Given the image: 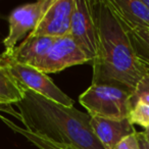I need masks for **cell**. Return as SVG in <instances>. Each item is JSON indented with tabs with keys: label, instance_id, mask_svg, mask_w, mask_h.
<instances>
[{
	"label": "cell",
	"instance_id": "6da1fadb",
	"mask_svg": "<svg viewBox=\"0 0 149 149\" xmlns=\"http://www.w3.org/2000/svg\"><path fill=\"white\" fill-rule=\"evenodd\" d=\"M98 45L92 84H107L134 93L148 70L137 56L126 27L109 0H94Z\"/></svg>",
	"mask_w": 149,
	"mask_h": 149
},
{
	"label": "cell",
	"instance_id": "7a4b0ae2",
	"mask_svg": "<svg viewBox=\"0 0 149 149\" xmlns=\"http://www.w3.org/2000/svg\"><path fill=\"white\" fill-rule=\"evenodd\" d=\"M25 129L50 142L72 149H106L91 128V116L25 89L15 103Z\"/></svg>",
	"mask_w": 149,
	"mask_h": 149
},
{
	"label": "cell",
	"instance_id": "3957f363",
	"mask_svg": "<svg viewBox=\"0 0 149 149\" xmlns=\"http://www.w3.org/2000/svg\"><path fill=\"white\" fill-rule=\"evenodd\" d=\"M79 101L90 116L123 120L128 118L133 107V94L118 86L92 84Z\"/></svg>",
	"mask_w": 149,
	"mask_h": 149
},
{
	"label": "cell",
	"instance_id": "277c9868",
	"mask_svg": "<svg viewBox=\"0 0 149 149\" xmlns=\"http://www.w3.org/2000/svg\"><path fill=\"white\" fill-rule=\"evenodd\" d=\"M0 63L8 70L9 74L23 88L32 90L47 99L68 107L74 106V100L62 92L48 77V74L43 72L33 66L13 61L3 54H0Z\"/></svg>",
	"mask_w": 149,
	"mask_h": 149
},
{
	"label": "cell",
	"instance_id": "5b68a950",
	"mask_svg": "<svg viewBox=\"0 0 149 149\" xmlns=\"http://www.w3.org/2000/svg\"><path fill=\"white\" fill-rule=\"evenodd\" d=\"M70 35L89 61H93L98 45L94 0H74Z\"/></svg>",
	"mask_w": 149,
	"mask_h": 149
},
{
	"label": "cell",
	"instance_id": "8992f818",
	"mask_svg": "<svg viewBox=\"0 0 149 149\" xmlns=\"http://www.w3.org/2000/svg\"><path fill=\"white\" fill-rule=\"evenodd\" d=\"M51 0H40L34 3L21 5L13 10L8 17V34L3 40L4 52L9 56L13 52L19 41L28 36L37 26L42 15L46 10Z\"/></svg>",
	"mask_w": 149,
	"mask_h": 149
},
{
	"label": "cell",
	"instance_id": "52a82bcc",
	"mask_svg": "<svg viewBox=\"0 0 149 149\" xmlns=\"http://www.w3.org/2000/svg\"><path fill=\"white\" fill-rule=\"evenodd\" d=\"M89 61L87 56L68 34L55 38L53 44L36 68L44 74H53Z\"/></svg>",
	"mask_w": 149,
	"mask_h": 149
},
{
	"label": "cell",
	"instance_id": "ba28073f",
	"mask_svg": "<svg viewBox=\"0 0 149 149\" xmlns=\"http://www.w3.org/2000/svg\"><path fill=\"white\" fill-rule=\"evenodd\" d=\"M74 6V0H51L36 28L29 35L52 38L68 35Z\"/></svg>",
	"mask_w": 149,
	"mask_h": 149
},
{
	"label": "cell",
	"instance_id": "9c48e42d",
	"mask_svg": "<svg viewBox=\"0 0 149 149\" xmlns=\"http://www.w3.org/2000/svg\"><path fill=\"white\" fill-rule=\"evenodd\" d=\"M90 124L95 136L106 149H116L123 139L136 133L129 118L113 120L91 116Z\"/></svg>",
	"mask_w": 149,
	"mask_h": 149
},
{
	"label": "cell",
	"instance_id": "30bf717a",
	"mask_svg": "<svg viewBox=\"0 0 149 149\" xmlns=\"http://www.w3.org/2000/svg\"><path fill=\"white\" fill-rule=\"evenodd\" d=\"M54 40L55 38L46 36L28 35L7 57L15 62L27 64L36 68L50 49Z\"/></svg>",
	"mask_w": 149,
	"mask_h": 149
},
{
	"label": "cell",
	"instance_id": "8fae6325",
	"mask_svg": "<svg viewBox=\"0 0 149 149\" xmlns=\"http://www.w3.org/2000/svg\"><path fill=\"white\" fill-rule=\"evenodd\" d=\"M127 30H149V9L142 0H109Z\"/></svg>",
	"mask_w": 149,
	"mask_h": 149
},
{
	"label": "cell",
	"instance_id": "7c38bea8",
	"mask_svg": "<svg viewBox=\"0 0 149 149\" xmlns=\"http://www.w3.org/2000/svg\"><path fill=\"white\" fill-rule=\"evenodd\" d=\"M24 92L25 88L0 63V102L10 105L17 103L23 98Z\"/></svg>",
	"mask_w": 149,
	"mask_h": 149
},
{
	"label": "cell",
	"instance_id": "4fadbf2b",
	"mask_svg": "<svg viewBox=\"0 0 149 149\" xmlns=\"http://www.w3.org/2000/svg\"><path fill=\"white\" fill-rule=\"evenodd\" d=\"M132 46L138 58L149 70V30H127Z\"/></svg>",
	"mask_w": 149,
	"mask_h": 149
},
{
	"label": "cell",
	"instance_id": "5bb4252c",
	"mask_svg": "<svg viewBox=\"0 0 149 149\" xmlns=\"http://www.w3.org/2000/svg\"><path fill=\"white\" fill-rule=\"evenodd\" d=\"M0 118L3 120V123H4L7 127H9V128H10L13 131H15V133L24 136L29 142H31L33 145H35L37 148H39V149H68V148H65V147H62L57 144H54V143L50 142V141L46 140V139L42 138V137L38 136V135H36V134H34V133L30 132V131L26 130V129L21 128L19 126L15 125V123H13L11 120H7L6 118L2 116L1 114H0Z\"/></svg>",
	"mask_w": 149,
	"mask_h": 149
},
{
	"label": "cell",
	"instance_id": "9a60e30c",
	"mask_svg": "<svg viewBox=\"0 0 149 149\" xmlns=\"http://www.w3.org/2000/svg\"><path fill=\"white\" fill-rule=\"evenodd\" d=\"M128 118L132 125H138L145 129L149 128V105L135 102Z\"/></svg>",
	"mask_w": 149,
	"mask_h": 149
},
{
	"label": "cell",
	"instance_id": "2e32d148",
	"mask_svg": "<svg viewBox=\"0 0 149 149\" xmlns=\"http://www.w3.org/2000/svg\"><path fill=\"white\" fill-rule=\"evenodd\" d=\"M116 149H140L137 132L123 139Z\"/></svg>",
	"mask_w": 149,
	"mask_h": 149
},
{
	"label": "cell",
	"instance_id": "e0dca14e",
	"mask_svg": "<svg viewBox=\"0 0 149 149\" xmlns=\"http://www.w3.org/2000/svg\"><path fill=\"white\" fill-rule=\"evenodd\" d=\"M143 94H149V74H146L140 82H139L138 86H137L136 90L133 93V100L136 97Z\"/></svg>",
	"mask_w": 149,
	"mask_h": 149
},
{
	"label": "cell",
	"instance_id": "ac0fdd59",
	"mask_svg": "<svg viewBox=\"0 0 149 149\" xmlns=\"http://www.w3.org/2000/svg\"><path fill=\"white\" fill-rule=\"evenodd\" d=\"M0 112H4V113H7V114H11V116H15L17 120H22L19 112L15 111V109L13 107V105H10V104H5V103H2V102H0Z\"/></svg>",
	"mask_w": 149,
	"mask_h": 149
},
{
	"label": "cell",
	"instance_id": "d6986e66",
	"mask_svg": "<svg viewBox=\"0 0 149 149\" xmlns=\"http://www.w3.org/2000/svg\"><path fill=\"white\" fill-rule=\"evenodd\" d=\"M137 137H138L140 149H149V142L147 141V139L145 138L143 132H137Z\"/></svg>",
	"mask_w": 149,
	"mask_h": 149
},
{
	"label": "cell",
	"instance_id": "ffe728a7",
	"mask_svg": "<svg viewBox=\"0 0 149 149\" xmlns=\"http://www.w3.org/2000/svg\"><path fill=\"white\" fill-rule=\"evenodd\" d=\"M135 102H142V103L149 105V94H143V95H140V96H138V97H136L133 100V105H134Z\"/></svg>",
	"mask_w": 149,
	"mask_h": 149
},
{
	"label": "cell",
	"instance_id": "44dd1931",
	"mask_svg": "<svg viewBox=\"0 0 149 149\" xmlns=\"http://www.w3.org/2000/svg\"><path fill=\"white\" fill-rule=\"evenodd\" d=\"M143 134H144L145 138H146V139H147V141L149 142V128L145 129V131L143 132Z\"/></svg>",
	"mask_w": 149,
	"mask_h": 149
},
{
	"label": "cell",
	"instance_id": "7402d4cb",
	"mask_svg": "<svg viewBox=\"0 0 149 149\" xmlns=\"http://www.w3.org/2000/svg\"><path fill=\"white\" fill-rule=\"evenodd\" d=\"M143 1V3H144L145 5H146L147 7H148V9H149V0H142Z\"/></svg>",
	"mask_w": 149,
	"mask_h": 149
},
{
	"label": "cell",
	"instance_id": "603a6c76",
	"mask_svg": "<svg viewBox=\"0 0 149 149\" xmlns=\"http://www.w3.org/2000/svg\"><path fill=\"white\" fill-rule=\"evenodd\" d=\"M148 74H149V70H148Z\"/></svg>",
	"mask_w": 149,
	"mask_h": 149
}]
</instances>
